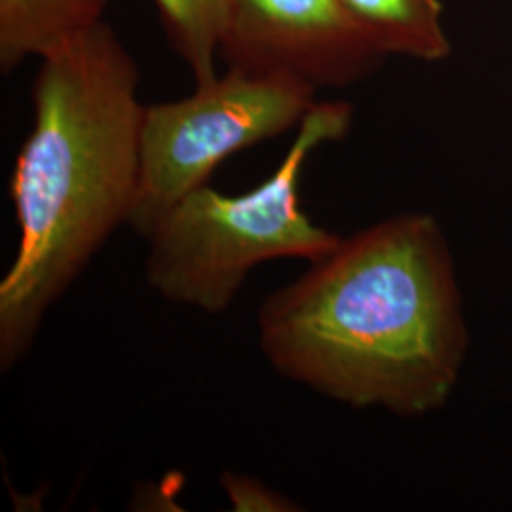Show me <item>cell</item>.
Listing matches in <instances>:
<instances>
[{
    "mask_svg": "<svg viewBox=\"0 0 512 512\" xmlns=\"http://www.w3.org/2000/svg\"><path fill=\"white\" fill-rule=\"evenodd\" d=\"M385 55L440 61L450 54L440 0H342Z\"/></svg>",
    "mask_w": 512,
    "mask_h": 512,
    "instance_id": "cell-7",
    "label": "cell"
},
{
    "mask_svg": "<svg viewBox=\"0 0 512 512\" xmlns=\"http://www.w3.org/2000/svg\"><path fill=\"white\" fill-rule=\"evenodd\" d=\"M351 120L346 101L315 103L264 183L239 196L209 184L190 192L147 238L148 287L171 304L217 315L232 306L256 266L279 258L311 264L332 253L342 238L302 209L300 179L311 154L342 141Z\"/></svg>",
    "mask_w": 512,
    "mask_h": 512,
    "instance_id": "cell-3",
    "label": "cell"
},
{
    "mask_svg": "<svg viewBox=\"0 0 512 512\" xmlns=\"http://www.w3.org/2000/svg\"><path fill=\"white\" fill-rule=\"evenodd\" d=\"M219 55L226 69L346 88L387 55L342 0H224Z\"/></svg>",
    "mask_w": 512,
    "mask_h": 512,
    "instance_id": "cell-5",
    "label": "cell"
},
{
    "mask_svg": "<svg viewBox=\"0 0 512 512\" xmlns=\"http://www.w3.org/2000/svg\"><path fill=\"white\" fill-rule=\"evenodd\" d=\"M279 376L351 408L420 418L450 401L469 348L439 220L408 213L340 239L258 311Z\"/></svg>",
    "mask_w": 512,
    "mask_h": 512,
    "instance_id": "cell-1",
    "label": "cell"
},
{
    "mask_svg": "<svg viewBox=\"0 0 512 512\" xmlns=\"http://www.w3.org/2000/svg\"><path fill=\"white\" fill-rule=\"evenodd\" d=\"M220 486L228 495L232 509L238 512H294L300 507L287 495L279 494L260 482L255 476L224 471L219 476Z\"/></svg>",
    "mask_w": 512,
    "mask_h": 512,
    "instance_id": "cell-9",
    "label": "cell"
},
{
    "mask_svg": "<svg viewBox=\"0 0 512 512\" xmlns=\"http://www.w3.org/2000/svg\"><path fill=\"white\" fill-rule=\"evenodd\" d=\"M33 129L10 181L18 253L0 281V370L133 217L141 186L139 67L109 23L38 59Z\"/></svg>",
    "mask_w": 512,
    "mask_h": 512,
    "instance_id": "cell-2",
    "label": "cell"
},
{
    "mask_svg": "<svg viewBox=\"0 0 512 512\" xmlns=\"http://www.w3.org/2000/svg\"><path fill=\"white\" fill-rule=\"evenodd\" d=\"M171 48L186 63L196 86L219 73L220 27L224 0H152Z\"/></svg>",
    "mask_w": 512,
    "mask_h": 512,
    "instance_id": "cell-8",
    "label": "cell"
},
{
    "mask_svg": "<svg viewBox=\"0 0 512 512\" xmlns=\"http://www.w3.org/2000/svg\"><path fill=\"white\" fill-rule=\"evenodd\" d=\"M315 95L289 78L226 69L184 99L147 107L141 186L128 226L147 239L230 156L300 128Z\"/></svg>",
    "mask_w": 512,
    "mask_h": 512,
    "instance_id": "cell-4",
    "label": "cell"
},
{
    "mask_svg": "<svg viewBox=\"0 0 512 512\" xmlns=\"http://www.w3.org/2000/svg\"><path fill=\"white\" fill-rule=\"evenodd\" d=\"M109 0H0V69L12 73L105 21Z\"/></svg>",
    "mask_w": 512,
    "mask_h": 512,
    "instance_id": "cell-6",
    "label": "cell"
}]
</instances>
